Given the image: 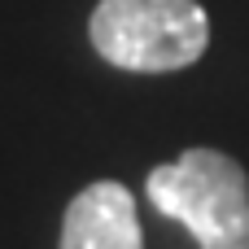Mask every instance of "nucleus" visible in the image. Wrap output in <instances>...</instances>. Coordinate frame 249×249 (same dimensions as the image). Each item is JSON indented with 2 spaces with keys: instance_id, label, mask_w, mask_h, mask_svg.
Instances as JSON below:
<instances>
[{
  "instance_id": "nucleus-1",
  "label": "nucleus",
  "mask_w": 249,
  "mask_h": 249,
  "mask_svg": "<svg viewBox=\"0 0 249 249\" xmlns=\"http://www.w3.org/2000/svg\"><path fill=\"white\" fill-rule=\"evenodd\" d=\"M158 214L184 223L197 249H249V175L223 149H184L144 179Z\"/></svg>"
},
{
  "instance_id": "nucleus-2",
  "label": "nucleus",
  "mask_w": 249,
  "mask_h": 249,
  "mask_svg": "<svg viewBox=\"0 0 249 249\" xmlns=\"http://www.w3.org/2000/svg\"><path fill=\"white\" fill-rule=\"evenodd\" d=\"M92 48L131 74H171L210 48V13L197 0H101L88 18Z\"/></svg>"
},
{
  "instance_id": "nucleus-3",
  "label": "nucleus",
  "mask_w": 249,
  "mask_h": 249,
  "mask_svg": "<svg viewBox=\"0 0 249 249\" xmlns=\"http://www.w3.org/2000/svg\"><path fill=\"white\" fill-rule=\"evenodd\" d=\"M57 249H144L140 210L127 184L96 179L70 197Z\"/></svg>"
}]
</instances>
